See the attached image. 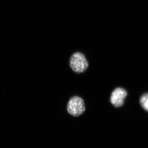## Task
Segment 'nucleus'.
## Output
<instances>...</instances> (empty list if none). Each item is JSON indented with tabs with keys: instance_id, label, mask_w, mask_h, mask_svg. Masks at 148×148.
Returning a JSON list of instances; mask_svg holds the SVG:
<instances>
[{
	"instance_id": "1",
	"label": "nucleus",
	"mask_w": 148,
	"mask_h": 148,
	"mask_svg": "<svg viewBox=\"0 0 148 148\" xmlns=\"http://www.w3.org/2000/svg\"><path fill=\"white\" fill-rule=\"evenodd\" d=\"M69 65L73 71L77 73H84L89 66V63L84 55L80 52L73 53L70 58Z\"/></svg>"
},
{
	"instance_id": "2",
	"label": "nucleus",
	"mask_w": 148,
	"mask_h": 148,
	"mask_svg": "<svg viewBox=\"0 0 148 148\" xmlns=\"http://www.w3.org/2000/svg\"><path fill=\"white\" fill-rule=\"evenodd\" d=\"M67 110L68 113L73 116H79L81 115L85 110L84 100L77 96L72 97L69 101Z\"/></svg>"
},
{
	"instance_id": "3",
	"label": "nucleus",
	"mask_w": 148,
	"mask_h": 148,
	"mask_svg": "<svg viewBox=\"0 0 148 148\" xmlns=\"http://www.w3.org/2000/svg\"><path fill=\"white\" fill-rule=\"evenodd\" d=\"M127 95V92L124 89L120 87L116 88L111 95V103L116 108L122 106Z\"/></svg>"
},
{
	"instance_id": "4",
	"label": "nucleus",
	"mask_w": 148,
	"mask_h": 148,
	"mask_svg": "<svg viewBox=\"0 0 148 148\" xmlns=\"http://www.w3.org/2000/svg\"><path fill=\"white\" fill-rule=\"evenodd\" d=\"M141 107L148 112V93H145L141 96L140 100Z\"/></svg>"
}]
</instances>
